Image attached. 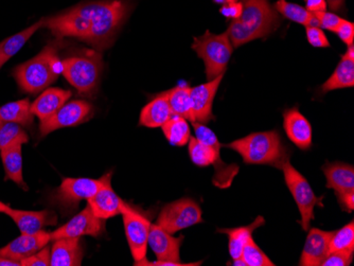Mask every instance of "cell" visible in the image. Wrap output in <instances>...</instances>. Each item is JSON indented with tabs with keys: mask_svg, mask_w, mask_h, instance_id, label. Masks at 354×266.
Masks as SVG:
<instances>
[{
	"mask_svg": "<svg viewBox=\"0 0 354 266\" xmlns=\"http://www.w3.org/2000/svg\"><path fill=\"white\" fill-rule=\"evenodd\" d=\"M132 11L127 0H95L81 3L55 17L43 19V28L57 39L75 37L98 50L109 48Z\"/></svg>",
	"mask_w": 354,
	"mask_h": 266,
	"instance_id": "obj_1",
	"label": "cell"
},
{
	"mask_svg": "<svg viewBox=\"0 0 354 266\" xmlns=\"http://www.w3.org/2000/svg\"><path fill=\"white\" fill-rule=\"evenodd\" d=\"M243 11L230 23L227 32L234 47L268 37L281 25V17L268 0H241Z\"/></svg>",
	"mask_w": 354,
	"mask_h": 266,
	"instance_id": "obj_2",
	"label": "cell"
},
{
	"mask_svg": "<svg viewBox=\"0 0 354 266\" xmlns=\"http://www.w3.org/2000/svg\"><path fill=\"white\" fill-rule=\"evenodd\" d=\"M66 44L63 39H57L48 44L37 57L14 68V79L23 93L37 95L57 80L64 68L57 53Z\"/></svg>",
	"mask_w": 354,
	"mask_h": 266,
	"instance_id": "obj_3",
	"label": "cell"
},
{
	"mask_svg": "<svg viewBox=\"0 0 354 266\" xmlns=\"http://www.w3.org/2000/svg\"><path fill=\"white\" fill-rule=\"evenodd\" d=\"M226 148L236 151L248 164H268L279 169L290 158L277 131L252 133L230 142Z\"/></svg>",
	"mask_w": 354,
	"mask_h": 266,
	"instance_id": "obj_4",
	"label": "cell"
},
{
	"mask_svg": "<svg viewBox=\"0 0 354 266\" xmlns=\"http://www.w3.org/2000/svg\"><path fill=\"white\" fill-rule=\"evenodd\" d=\"M63 73L67 81L82 96H93L100 83L102 55L86 50L63 61Z\"/></svg>",
	"mask_w": 354,
	"mask_h": 266,
	"instance_id": "obj_5",
	"label": "cell"
},
{
	"mask_svg": "<svg viewBox=\"0 0 354 266\" xmlns=\"http://www.w3.org/2000/svg\"><path fill=\"white\" fill-rule=\"evenodd\" d=\"M192 49L204 61L208 81L224 75L234 53V46L227 32L214 35L210 31H206L201 37H194Z\"/></svg>",
	"mask_w": 354,
	"mask_h": 266,
	"instance_id": "obj_6",
	"label": "cell"
},
{
	"mask_svg": "<svg viewBox=\"0 0 354 266\" xmlns=\"http://www.w3.org/2000/svg\"><path fill=\"white\" fill-rule=\"evenodd\" d=\"M279 169H281L283 172L286 186L293 196L299 209L300 216H301L299 223L301 224L302 229L307 231L311 225L312 220L315 218L314 209L316 206L324 207L323 198L315 196L307 178L292 166L290 158L282 162Z\"/></svg>",
	"mask_w": 354,
	"mask_h": 266,
	"instance_id": "obj_7",
	"label": "cell"
},
{
	"mask_svg": "<svg viewBox=\"0 0 354 266\" xmlns=\"http://www.w3.org/2000/svg\"><path fill=\"white\" fill-rule=\"evenodd\" d=\"M157 225L173 234L191 226L203 223L202 210L192 198H180L162 208L157 218Z\"/></svg>",
	"mask_w": 354,
	"mask_h": 266,
	"instance_id": "obj_8",
	"label": "cell"
},
{
	"mask_svg": "<svg viewBox=\"0 0 354 266\" xmlns=\"http://www.w3.org/2000/svg\"><path fill=\"white\" fill-rule=\"evenodd\" d=\"M120 214L123 218L125 236L135 263L142 261L147 257L151 222L123 200L121 202Z\"/></svg>",
	"mask_w": 354,
	"mask_h": 266,
	"instance_id": "obj_9",
	"label": "cell"
},
{
	"mask_svg": "<svg viewBox=\"0 0 354 266\" xmlns=\"http://www.w3.org/2000/svg\"><path fill=\"white\" fill-rule=\"evenodd\" d=\"M102 184V178H64L50 198L55 205L63 209H75L81 200H87L95 196Z\"/></svg>",
	"mask_w": 354,
	"mask_h": 266,
	"instance_id": "obj_10",
	"label": "cell"
},
{
	"mask_svg": "<svg viewBox=\"0 0 354 266\" xmlns=\"http://www.w3.org/2000/svg\"><path fill=\"white\" fill-rule=\"evenodd\" d=\"M93 114V106L86 101L75 100L66 103L49 118L39 122L41 137L64 128H73L84 123Z\"/></svg>",
	"mask_w": 354,
	"mask_h": 266,
	"instance_id": "obj_11",
	"label": "cell"
},
{
	"mask_svg": "<svg viewBox=\"0 0 354 266\" xmlns=\"http://www.w3.org/2000/svg\"><path fill=\"white\" fill-rule=\"evenodd\" d=\"M104 220L97 218L87 205L84 210L73 216L65 225L50 232V239L55 241L62 238H82L84 236L99 238L104 232Z\"/></svg>",
	"mask_w": 354,
	"mask_h": 266,
	"instance_id": "obj_12",
	"label": "cell"
},
{
	"mask_svg": "<svg viewBox=\"0 0 354 266\" xmlns=\"http://www.w3.org/2000/svg\"><path fill=\"white\" fill-rule=\"evenodd\" d=\"M223 77H224V75H221L214 80L205 83V84L191 87V102H192L194 122L206 124L209 121L214 120L212 107H214V98H216L221 82H222Z\"/></svg>",
	"mask_w": 354,
	"mask_h": 266,
	"instance_id": "obj_13",
	"label": "cell"
},
{
	"mask_svg": "<svg viewBox=\"0 0 354 266\" xmlns=\"http://www.w3.org/2000/svg\"><path fill=\"white\" fill-rule=\"evenodd\" d=\"M50 241V232L45 230L35 234H21L19 238H16L0 249V256L21 262L37 254Z\"/></svg>",
	"mask_w": 354,
	"mask_h": 266,
	"instance_id": "obj_14",
	"label": "cell"
},
{
	"mask_svg": "<svg viewBox=\"0 0 354 266\" xmlns=\"http://www.w3.org/2000/svg\"><path fill=\"white\" fill-rule=\"evenodd\" d=\"M111 175H113L111 172L103 175L101 178L103 184L100 189L95 196L87 200V205L91 207L93 214L104 221L120 214V206L122 202L111 187Z\"/></svg>",
	"mask_w": 354,
	"mask_h": 266,
	"instance_id": "obj_15",
	"label": "cell"
},
{
	"mask_svg": "<svg viewBox=\"0 0 354 266\" xmlns=\"http://www.w3.org/2000/svg\"><path fill=\"white\" fill-rule=\"evenodd\" d=\"M189 144V155H190L191 160L193 164L198 167H208L214 164L216 169V174L214 176V182H216L218 187L225 188L224 178H223L222 167L225 166L221 158V144L216 142L214 144H207L204 142H200L196 137H191L188 142Z\"/></svg>",
	"mask_w": 354,
	"mask_h": 266,
	"instance_id": "obj_16",
	"label": "cell"
},
{
	"mask_svg": "<svg viewBox=\"0 0 354 266\" xmlns=\"http://www.w3.org/2000/svg\"><path fill=\"white\" fill-rule=\"evenodd\" d=\"M183 237L174 238L157 224H151L148 244L157 261L180 262V245Z\"/></svg>",
	"mask_w": 354,
	"mask_h": 266,
	"instance_id": "obj_17",
	"label": "cell"
},
{
	"mask_svg": "<svg viewBox=\"0 0 354 266\" xmlns=\"http://www.w3.org/2000/svg\"><path fill=\"white\" fill-rule=\"evenodd\" d=\"M5 214L15 222L16 226L21 230V234H35L43 231L47 226L57 224V216L53 210H41V211H27V210H16L9 207Z\"/></svg>",
	"mask_w": 354,
	"mask_h": 266,
	"instance_id": "obj_18",
	"label": "cell"
},
{
	"mask_svg": "<svg viewBox=\"0 0 354 266\" xmlns=\"http://www.w3.org/2000/svg\"><path fill=\"white\" fill-rule=\"evenodd\" d=\"M283 128L286 136L300 150L307 151L312 146V126L297 107L283 113Z\"/></svg>",
	"mask_w": 354,
	"mask_h": 266,
	"instance_id": "obj_19",
	"label": "cell"
},
{
	"mask_svg": "<svg viewBox=\"0 0 354 266\" xmlns=\"http://www.w3.org/2000/svg\"><path fill=\"white\" fill-rule=\"evenodd\" d=\"M333 231L313 228L308 234L307 240L304 243L301 257L299 260L300 266H319L329 255L330 240Z\"/></svg>",
	"mask_w": 354,
	"mask_h": 266,
	"instance_id": "obj_20",
	"label": "cell"
},
{
	"mask_svg": "<svg viewBox=\"0 0 354 266\" xmlns=\"http://www.w3.org/2000/svg\"><path fill=\"white\" fill-rule=\"evenodd\" d=\"M51 247V266H80L84 256L81 238L55 240Z\"/></svg>",
	"mask_w": 354,
	"mask_h": 266,
	"instance_id": "obj_21",
	"label": "cell"
},
{
	"mask_svg": "<svg viewBox=\"0 0 354 266\" xmlns=\"http://www.w3.org/2000/svg\"><path fill=\"white\" fill-rule=\"evenodd\" d=\"M71 93H73L71 91L55 87L46 88L41 96L37 97V100L31 103V112L39 120H45L55 115L63 105L66 104L71 97Z\"/></svg>",
	"mask_w": 354,
	"mask_h": 266,
	"instance_id": "obj_22",
	"label": "cell"
},
{
	"mask_svg": "<svg viewBox=\"0 0 354 266\" xmlns=\"http://www.w3.org/2000/svg\"><path fill=\"white\" fill-rule=\"evenodd\" d=\"M173 116L172 109L169 104L168 95L159 93L152 101L143 107L139 118V125L149 129L162 128Z\"/></svg>",
	"mask_w": 354,
	"mask_h": 266,
	"instance_id": "obj_23",
	"label": "cell"
},
{
	"mask_svg": "<svg viewBox=\"0 0 354 266\" xmlns=\"http://www.w3.org/2000/svg\"><path fill=\"white\" fill-rule=\"evenodd\" d=\"M323 171L327 180V188L333 189L335 193L354 191V169L351 164H326Z\"/></svg>",
	"mask_w": 354,
	"mask_h": 266,
	"instance_id": "obj_24",
	"label": "cell"
},
{
	"mask_svg": "<svg viewBox=\"0 0 354 266\" xmlns=\"http://www.w3.org/2000/svg\"><path fill=\"white\" fill-rule=\"evenodd\" d=\"M0 122H14L31 130L35 115L31 112L29 99L7 103L0 107Z\"/></svg>",
	"mask_w": 354,
	"mask_h": 266,
	"instance_id": "obj_25",
	"label": "cell"
},
{
	"mask_svg": "<svg viewBox=\"0 0 354 266\" xmlns=\"http://www.w3.org/2000/svg\"><path fill=\"white\" fill-rule=\"evenodd\" d=\"M264 223H266L264 218L258 216L250 225L243 226V227L230 228V229H218V232L226 234L228 238H230V240H228V250H230L232 260L241 258L246 242L248 241L250 238L252 237V232L257 228L264 225Z\"/></svg>",
	"mask_w": 354,
	"mask_h": 266,
	"instance_id": "obj_26",
	"label": "cell"
},
{
	"mask_svg": "<svg viewBox=\"0 0 354 266\" xmlns=\"http://www.w3.org/2000/svg\"><path fill=\"white\" fill-rule=\"evenodd\" d=\"M21 144L12 146L0 151L3 168H5L6 180H10L21 187L24 190H28V186L24 182L23 178V152Z\"/></svg>",
	"mask_w": 354,
	"mask_h": 266,
	"instance_id": "obj_27",
	"label": "cell"
},
{
	"mask_svg": "<svg viewBox=\"0 0 354 266\" xmlns=\"http://www.w3.org/2000/svg\"><path fill=\"white\" fill-rule=\"evenodd\" d=\"M39 28H43V19L37 21L35 25H32L31 27L23 30L21 32L12 35L5 41H0V68L23 48L26 43L29 41L30 37L35 35Z\"/></svg>",
	"mask_w": 354,
	"mask_h": 266,
	"instance_id": "obj_28",
	"label": "cell"
},
{
	"mask_svg": "<svg viewBox=\"0 0 354 266\" xmlns=\"http://www.w3.org/2000/svg\"><path fill=\"white\" fill-rule=\"evenodd\" d=\"M354 86V59L342 57L331 77L322 85V93H327L336 89Z\"/></svg>",
	"mask_w": 354,
	"mask_h": 266,
	"instance_id": "obj_29",
	"label": "cell"
},
{
	"mask_svg": "<svg viewBox=\"0 0 354 266\" xmlns=\"http://www.w3.org/2000/svg\"><path fill=\"white\" fill-rule=\"evenodd\" d=\"M276 11L288 21L299 23L304 27H319V21L315 14L296 3H288L286 0H278L275 3Z\"/></svg>",
	"mask_w": 354,
	"mask_h": 266,
	"instance_id": "obj_30",
	"label": "cell"
},
{
	"mask_svg": "<svg viewBox=\"0 0 354 266\" xmlns=\"http://www.w3.org/2000/svg\"><path fill=\"white\" fill-rule=\"evenodd\" d=\"M190 89L191 87L188 86H177L167 91V95L173 115L183 117L190 122H194Z\"/></svg>",
	"mask_w": 354,
	"mask_h": 266,
	"instance_id": "obj_31",
	"label": "cell"
},
{
	"mask_svg": "<svg viewBox=\"0 0 354 266\" xmlns=\"http://www.w3.org/2000/svg\"><path fill=\"white\" fill-rule=\"evenodd\" d=\"M162 129L167 140L172 146H184L188 144L191 138V130L186 119L173 115L170 120L162 125Z\"/></svg>",
	"mask_w": 354,
	"mask_h": 266,
	"instance_id": "obj_32",
	"label": "cell"
},
{
	"mask_svg": "<svg viewBox=\"0 0 354 266\" xmlns=\"http://www.w3.org/2000/svg\"><path fill=\"white\" fill-rule=\"evenodd\" d=\"M29 135L21 125L14 122H0V151L17 144H28Z\"/></svg>",
	"mask_w": 354,
	"mask_h": 266,
	"instance_id": "obj_33",
	"label": "cell"
},
{
	"mask_svg": "<svg viewBox=\"0 0 354 266\" xmlns=\"http://www.w3.org/2000/svg\"><path fill=\"white\" fill-rule=\"evenodd\" d=\"M339 250H353L354 251V223L350 222L341 229L333 231L330 240L329 254Z\"/></svg>",
	"mask_w": 354,
	"mask_h": 266,
	"instance_id": "obj_34",
	"label": "cell"
},
{
	"mask_svg": "<svg viewBox=\"0 0 354 266\" xmlns=\"http://www.w3.org/2000/svg\"><path fill=\"white\" fill-rule=\"evenodd\" d=\"M241 258L244 260L246 266H275V263L257 245L252 237L246 242Z\"/></svg>",
	"mask_w": 354,
	"mask_h": 266,
	"instance_id": "obj_35",
	"label": "cell"
},
{
	"mask_svg": "<svg viewBox=\"0 0 354 266\" xmlns=\"http://www.w3.org/2000/svg\"><path fill=\"white\" fill-rule=\"evenodd\" d=\"M353 250H339L327 256L320 266H349L353 261Z\"/></svg>",
	"mask_w": 354,
	"mask_h": 266,
	"instance_id": "obj_36",
	"label": "cell"
},
{
	"mask_svg": "<svg viewBox=\"0 0 354 266\" xmlns=\"http://www.w3.org/2000/svg\"><path fill=\"white\" fill-rule=\"evenodd\" d=\"M51 263V247L45 246L31 257L24 259L21 266H49Z\"/></svg>",
	"mask_w": 354,
	"mask_h": 266,
	"instance_id": "obj_37",
	"label": "cell"
},
{
	"mask_svg": "<svg viewBox=\"0 0 354 266\" xmlns=\"http://www.w3.org/2000/svg\"><path fill=\"white\" fill-rule=\"evenodd\" d=\"M308 41L315 48H328L330 47L329 41L326 37L323 29L319 27H306Z\"/></svg>",
	"mask_w": 354,
	"mask_h": 266,
	"instance_id": "obj_38",
	"label": "cell"
},
{
	"mask_svg": "<svg viewBox=\"0 0 354 266\" xmlns=\"http://www.w3.org/2000/svg\"><path fill=\"white\" fill-rule=\"evenodd\" d=\"M315 15L318 21H319V28L329 30V31L334 33L336 32V30L339 27L344 19L339 17V15L327 11L319 12V13H316Z\"/></svg>",
	"mask_w": 354,
	"mask_h": 266,
	"instance_id": "obj_39",
	"label": "cell"
},
{
	"mask_svg": "<svg viewBox=\"0 0 354 266\" xmlns=\"http://www.w3.org/2000/svg\"><path fill=\"white\" fill-rule=\"evenodd\" d=\"M335 33L339 37V39L347 45V47L353 45L354 25L351 21L344 19Z\"/></svg>",
	"mask_w": 354,
	"mask_h": 266,
	"instance_id": "obj_40",
	"label": "cell"
},
{
	"mask_svg": "<svg viewBox=\"0 0 354 266\" xmlns=\"http://www.w3.org/2000/svg\"><path fill=\"white\" fill-rule=\"evenodd\" d=\"M242 11H243V5H242L241 1H236V3L223 5L222 8H221L220 13L226 19H230L232 21H234V19H239L241 17Z\"/></svg>",
	"mask_w": 354,
	"mask_h": 266,
	"instance_id": "obj_41",
	"label": "cell"
},
{
	"mask_svg": "<svg viewBox=\"0 0 354 266\" xmlns=\"http://www.w3.org/2000/svg\"><path fill=\"white\" fill-rule=\"evenodd\" d=\"M339 206L344 211L352 212L354 210V191L336 193Z\"/></svg>",
	"mask_w": 354,
	"mask_h": 266,
	"instance_id": "obj_42",
	"label": "cell"
},
{
	"mask_svg": "<svg viewBox=\"0 0 354 266\" xmlns=\"http://www.w3.org/2000/svg\"><path fill=\"white\" fill-rule=\"evenodd\" d=\"M202 262L198 263H182V262H168V261H154L150 262L145 259L142 261L137 262L135 265H145V266H196L201 265Z\"/></svg>",
	"mask_w": 354,
	"mask_h": 266,
	"instance_id": "obj_43",
	"label": "cell"
},
{
	"mask_svg": "<svg viewBox=\"0 0 354 266\" xmlns=\"http://www.w3.org/2000/svg\"><path fill=\"white\" fill-rule=\"evenodd\" d=\"M306 1H307L306 9L311 13L316 14L327 11L328 5L326 0H306Z\"/></svg>",
	"mask_w": 354,
	"mask_h": 266,
	"instance_id": "obj_44",
	"label": "cell"
},
{
	"mask_svg": "<svg viewBox=\"0 0 354 266\" xmlns=\"http://www.w3.org/2000/svg\"><path fill=\"white\" fill-rule=\"evenodd\" d=\"M327 5L333 12H343L346 0H326Z\"/></svg>",
	"mask_w": 354,
	"mask_h": 266,
	"instance_id": "obj_45",
	"label": "cell"
},
{
	"mask_svg": "<svg viewBox=\"0 0 354 266\" xmlns=\"http://www.w3.org/2000/svg\"><path fill=\"white\" fill-rule=\"evenodd\" d=\"M0 266H21V262L0 256Z\"/></svg>",
	"mask_w": 354,
	"mask_h": 266,
	"instance_id": "obj_46",
	"label": "cell"
},
{
	"mask_svg": "<svg viewBox=\"0 0 354 266\" xmlns=\"http://www.w3.org/2000/svg\"><path fill=\"white\" fill-rule=\"evenodd\" d=\"M342 57H345V59H354V46H348L347 50H346V53L344 55H342Z\"/></svg>",
	"mask_w": 354,
	"mask_h": 266,
	"instance_id": "obj_47",
	"label": "cell"
},
{
	"mask_svg": "<svg viewBox=\"0 0 354 266\" xmlns=\"http://www.w3.org/2000/svg\"><path fill=\"white\" fill-rule=\"evenodd\" d=\"M232 265L234 266H246L245 262L242 258H239V259L232 260Z\"/></svg>",
	"mask_w": 354,
	"mask_h": 266,
	"instance_id": "obj_48",
	"label": "cell"
},
{
	"mask_svg": "<svg viewBox=\"0 0 354 266\" xmlns=\"http://www.w3.org/2000/svg\"><path fill=\"white\" fill-rule=\"evenodd\" d=\"M214 3L218 5H226V3H236L238 0H214Z\"/></svg>",
	"mask_w": 354,
	"mask_h": 266,
	"instance_id": "obj_49",
	"label": "cell"
},
{
	"mask_svg": "<svg viewBox=\"0 0 354 266\" xmlns=\"http://www.w3.org/2000/svg\"><path fill=\"white\" fill-rule=\"evenodd\" d=\"M9 207V205H7V204H5V202H3L1 200H0V212H1V213H5Z\"/></svg>",
	"mask_w": 354,
	"mask_h": 266,
	"instance_id": "obj_50",
	"label": "cell"
}]
</instances>
